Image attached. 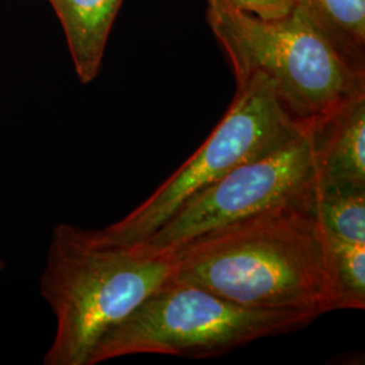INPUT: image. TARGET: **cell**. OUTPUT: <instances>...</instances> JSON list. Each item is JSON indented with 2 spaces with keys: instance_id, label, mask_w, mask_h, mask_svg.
<instances>
[{
  "instance_id": "1",
  "label": "cell",
  "mask_w": 365,
  "mask_h": 365,
  "mask_svg": "<svg viewBox=\"0 0 365 365\" xmlns=\"http://www.w3.org/2000/svg\"><path fill=\"white\" fill-rule=\"evenodd\" d=\"M173 280L250 309L341 310L327 233L313 207L272 210L172 249Z\"/></svg>"
},
{
  "instance_id": "2",
  "label": "cell",
  "mask_w": 365,
  "mask_h": 365,
  "mask_svg": "<svg viewBox=\"0 0 365 365\" xmlns=\"http://www.w3.org/2000/svg\"><path fill=\"white\" fill-rule=\"evenodd\" d=\"M175 268L172 249L105 244L93 230L57 223L39 277L56 319L43 364H88L99 339L170 282Z\"/></svg>"
},
{
  "instance_id": "3",
  "label": "cell",
  "mask_w": 365,
  "mask_h": 365,
  "mask_svg": "<svg viewBox=\"0 0 365 365\" xmlns=\"http://www.w3.org/2000/svg\"><path fill=\"white\" fill-rule=\"evenodd\" d=\"M207 19L237 84L255 72L271 78L280 103L298 123L314 125L365 90V72L354 69L298 6L265 19L229 0H209Z\"/></svg>"
},
{
  "instance_id": "4",
  "label": "cell",
  "mask_w": 365,
  "mask_h": 365,
  "mask_svg": "<svg viewBox=\"0 0 365 365\" xmlns=\"http://www.w3.org/2000/svg\"><path fill=\"white\" fill-rule=\"evenodd\" d=\"M317 314L250 309L170 279L95 344L88 364L134 354L221 356L256 339L310 325Z\"/></svg>"
},
{
  "instance_id": "5",
  "label": "cell",
  "mask_w": 365,
  "mask_h": 365,
  "mask_svg": "<svg viewBox=\"0 0 365 365\" xmlns=\"http://www.w3.org/2000/svg\"><path fill=\"white\" fill-rule=\"evenodd\" d=\"M309 126L289 117L274 81L255 72L237 84L233 103L195 153L140 206L93 235L105 244L143 242L197 192L237 167L280 149Z\"/></svg>"
},
{
  "instance_id": "6",
  "label": "cell",
  "mask_w": 365,
  "mask_h": 365,
  "mask_svg": "<svg viewBox=\"0 0 365 365\" xmlns=\"http://www.w3.org/2000/svg\"><path fill=\"white\" fill-rule=\"evenodd\" d=\"M315 192L312 125L280 149L237 167L197 192L143 242L152 248H178L267 211L313 207Z\"/></svg>"
},
{
  "instance_id": "7",
  "label": "cell",
  "mask_w": 365,
  "mask_h": 365,
  "mask_svg": "<svg viewBox=\"0 0 365 365\" xmlns=\"http://www.w3.org/2000/svg\"><path fill=\"white\" fill-rule=\"evenodd\" d=\"M317 188H365V90L313 125Z\"/></svg>"
},
{
  "instance_id": "8",
  "label": "cell",
  "mask_w": 365,
  "mask_h": 365,
  "mask_svg": "<svg viewBox=\"0 0 365 365\" xmlns=\"http://www.w3.org/2000/svg\"><path fill=\"white\" fill-rule=\"evenodd\" d=\"M57 15L78 80L98 78L106 45L123 0H49Z\"/></svg>"
},
{
  "instance_id": "9",
  "label": "cell",
  "mask_w": 365,
  "mask_h": 365,
  "mask_svg": "<svg viewBox=\"0 0 365 365\" xmlns=\"http://www.w3.org/2000/svg\"><path fill=\"white\" fill-rule=\"evenodd\" d=\"M336 51L365 72V0H297Z\"/></svg>"
},
{
  "instance_id": "10",
  "label": "cell",
  "mask_w": 365,
  "mask_h": 365,
  "mask_svg": "<svg viewBox=\"0 0 365 365\" xmlns=\"http://www.w3.org/2000/svg\"><path fill=\"white\" fill-rule=\"evenodd\" d=\"M313 211L329 235L365 244V188H317Z\"/></svg>"
},
{
  "instance_id": "11",
  "label": "cell",
  "mask_w": 365,
  "mask_h": 365,
  "mask_svg": "<svg viewBox=\"0 0 365 365\" xmlns=\"http://www.w3.org/2000/svg\"><path fill=\"white\" fill-rule=\"evenodd\" d=\"M325 230V229H324ZM327 238L341 292L342 309L365 307V244L329 235Z\"/></svg>"
},
{
  "instance_id": "12",
  "label": "cell",
  "mask_w": 365,
  "mask_h": 365,
  "mask_svg": "<svg viewBox=\"0 0 365 365\" xmlns=\"http://www.w3.org/2000/svg\"><path fill=\"white\" fill-rule=\"evenodd\" d=\"M233 6L265 19L279 18L289 13L297 0H229Z\"/></svg>"
},
{
  "instance_id": "13",
  "label": "cell",
  "mask_w": 365,
  "mask_h": 365,
  "mask_svg": "<svg viewBox=\"0 0 365 365\" xmlns=\"http://www.w3.org/2000/svg\"><path fill=\"white\" fill-rule=\"evenodd\" d=\"M6 265H7V262H6V260L0 257V274H1V272H3L4 269H6Z\"/></svg>"
}]
</instances>
